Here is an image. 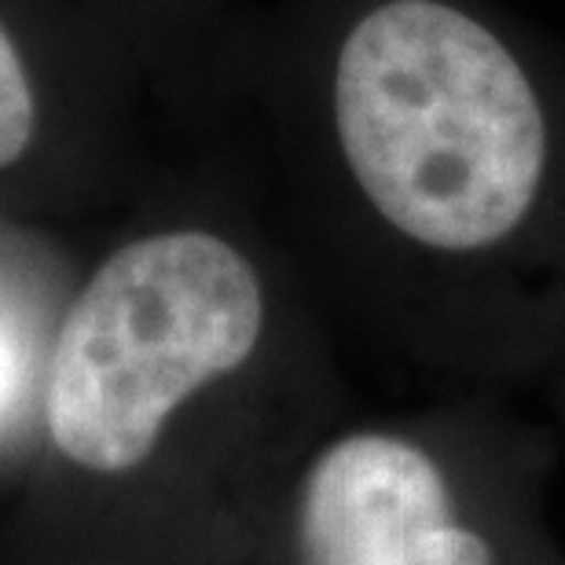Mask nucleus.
Returning a JSON list of instances; mask_svg holds the SVG:
<instances>
[{"mask_svg": "<svg viewBox=\"0 0 565 565\" xmlns=\"http://www.w3.org/2000/svg\"><path fill=\"white\" fill-rule=\"evenodd\" d=\"M262 331V279L217 235L121 246L60 327L44 404L55 448L96 473L140 467L169 415L243 367Z\"/></svg>", "mask_w": 565, "mask_h": 565, "instance_id": "f03ea898", "label": "nucleus"}, {"mask_svg": "<svg viewBox=\"0 0 565 565\" xmlns=\"http://www.w3.org/2000/svg\"><path fill=\"white\" fill-rule=\"evenodd\" d=\"M11 386H15V360H11V349L4 342V331H0V408L8 404Z\"/></svg>", "mask_w": 565, "mask_h": 565, "instance_id": "39448f33", "label": "nucleus"}, {"mask_svg": "<svg viewBox=\"0 0 565 565\" xmlns=\"http://www.w3.org/2000/svg\"><path fill=\"white\" fill-rule=\"evenodd\" d=\"M334 121L375 210L434 250L507 239L544 180L547 132L525 71L437 0H390L349 30Z\"/></svg>", "mask_w": 565, "mask_h": 565, "instance_id": "f257e3e1", "label": "nucleus"}, {"mask_svg": "<svg viewBox=\"0 0 565 565\" xmlns=\"http://www.w3.org/2000/svg\"><path fill=\"white\" fill-rule=\"evenodd\" d=\"M298 565H500L462 518L445 467L412 437L356 429L305 470L294 522Z\"/></svg>", "mask_w": 565, "mask_h": 565, "instance_id": "7ed1b4c3", "label": "nucleus"}, {"mask_svg": "<svg viewBox=\"0 0 565 565\" xmlns=\"http://www.w3.org/2000/svg\"><path fill=\"white\" fill-rule=\"evenodd\" d=\"M38 126V104L8 30L0 26V169L26 151Z\"/></svg>", "mask_w": 565, "mask_h": 565, "instance_id": "20e7f679", "label": "nucleus"}]
</instances>
